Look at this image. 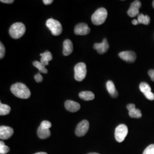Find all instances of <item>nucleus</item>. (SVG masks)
I'll use <instances>...</instances> for the list:
<instances>
[{"mask_svg": "<svg viewBox=\"0 0 154 154\" xmlns=\"http://www.w3.org/2000/svg\"><path fill=\"white\" fill-rule=\"evenodd\" d=\"M11 93L16 97L21 99H28L31 93L28 87L22 83H16L13 85L11 88Z\"/></svg>", "mask_w": 154, "mask_h": 154, "instance_id": "obj_1", "label": "nucleus"}, {"mask_svg": "<svg viewBox=\"0 0 154 154\" xmlns=\"http://www.w3.org/2000/svg\"><path fill=\"white\" fill-rule=\"evenodd\" d=\"M26 32L25 25L21 22H16L13 24L9 29V33L11 38L18 39L21 38Z\"/></svg>", "mask_w": 154, "mask_h": 154, "instance_id": "obj_2", "label": "nucleus"}, {"mask_svg": "<svg viewBox=\"0 0 154 154\" xmlns=\"http://www.w3.org/2000/svg\"><path fill=\"white\" fill-rule=\"evenodd\" d=\"M107 11L104 8L97 9L91 16V21L95 25H100L105 22L107 17Z\"/></svg>", "mask_w": 154, "mask_h": 154, "instance_id": "obj_3", "label": "nucleus"}, {"mask_svg": "<svg viewBox=\"0 0 154 154\" xmlns=\"http://www.w3.org/2000/svg\"><path fill=\"white\" fill-rule=\"evenodd\" d=\"M46 26L49 29L53 35H60L62 32V26L61 23L53 18H50L46 21Z\"/></svg>", "mask_w": 154, "mask_h": 154, "instance_id": "obj_4", "label": "nucleus"}, {"mask_svg": "<svg viewBox=\"0 0 154 154\" xmlns=\"http://www.w3.org/2000/svg\"><path fill=\"white\" fill-rule=\"evenodd\" d=\"M74 78L75 79L81 82L85 78L87 74L86 65L85 63L80 62L77 63L74 67Z\"/></svg>", "mask_w": 154, "mask_h": 154, "instance_id": "obj_5", "label": "nucleus"}, {"mask_svg": "<svg viewBox=\"0 0 154 154\" xmlns=\"http://www.w3.org/2000/svg\"><path fill=\"white\" fill-rule=\"evenodd\" d=\"M128 134V128L124 124L119 125L116 127L115 131V138L116 140L119 143L122 142L126 137Z\"/></svg>", "mask_w": 154, "mask_h": 154, "instance_id": "obj_6", "label": "nucleus"}, {"mask_svg": "<svg viewBox=\"0 0 154 154\" xmlns=\"http://www.w3.org/2000/svg\"><path fill=\"white\" fill-rule=\"evenodd\" d=\"M89 122L87 120H83L79 123L75 129V134L78 137H83L88 131Z\"/></svg>", "mask_w": 154, "mask_h": 154, "instance_id": "obj_7", "label": "nucleus"}, {"mask_svg": "<svg viewBox=\"0 0 154 154\" xmlns=\"http://www.w3.org/2000/svg\"><path fill=\"white\" fill-rule=\"evenodd\" d=\"M139 89L147 99L149 100H154V94L151 91V88L147 83H140L139 85Z\"/></svg>", "mask_w": 154, "mask_h": 154, "instance_id": "obj_8", "label": "nucleus"}, {"mask_svg": "<svg viewBox=\"0 0 154 154\" xmlns=\"http://www.w3.org/2000/svg\"><path fill=\"white\" fill-rule=\"evenodd\" d=\"M142 6L140 1H134L131 4L129 9L127 11V14L130 17H135L139 14V9Z\"/></svg>", "mask_w": 154, "mask_h": 154, "instance_id": "obj_9", "label": "nucleus"}, {"mask_svg": "<svg viewBox=\"0 0 154 154\" xmlns=\"http://www.w3.org/2000/svg\"><path fill=\"white\" fill-rule=\"evenodd\" d=\"M119 57L123 61L128 62H134L137 59L135 53L132 51H125L119 54Z\"/></svg>", "mask_w": 154, "mask_h": 154, "instance_id": "obj_10", "label": "nucleus"}, {"mask_svg": "<svg viewBox=\"0 0 154 154\" xmlns=\"http://www.w3.org/2000/svg\"><path fill=\"white\" fill-rule=\"evenodd\" d=\"M90 32V29L85 23H80L76 25L74 29V33L76 35H85Z\"/></svg>", "mask_w": 154, "mask_h": 154, "instance_id": "obj_11", "label": "nucleus"}, {"mask_svg": "<svg viewBox=\"0 0 154 154\" xmlns=\"http://www.w3.org/2000/svg\"><path fill=\"white\" fill-rule=\"evenodd\" d=\"M14 132L13 129L11 127L1 126L0 127V138L2 140L11 138Z\"/></svg>", "mask_w": 154, "mask_h": 154, "instance_id": "obj_12", "label": "nucleus"}, {"mask_svg": "<svg viewBox=\"0 0 154 154\" xmlns=\"http://www.w3.org/2000/svg\"><path fill=\"white\" fill-rule=\"evenodd\" d=\"M109 48V45L106 38L103 39L101 43H96L94 45V49L100 54L105 53Z\"/></svg>", "mask_w": 154, "mask_h": 154, "instance_id": "obj_13", "label": "nucleus"}, {"mask_svg": "<svg viewBox=\"0 0 154 154\" xmlns=\"http://www.w3.org/2000/svg\"><path fill=\"white\" fill-rule=\"evenodd\" d=\"M127 109L128 110L129 116L132 118H140L142 116L141 111L135 108L134 104H128L127 106Z\"/></svg>", "mask_w": 154, "mask_h": 154, "instance_id": "obj_14", "label": "nucleus"}, {"mask_svg": "<svg viewBox=\"0 0 154 154\" xmlns=\"http://www.w3.org/2000/svg\"><path fill=\"white\" fill-rule=\"evenodd\" d=\"M65 106L66 110L72 112H77L81 108V106L78 103L71 100H66L65 103Z\"/></svg>", "mask_w": 154, "mask_h": 154, "instance_id": "obj_15", "label": "nucleus"}, {"mask_svg": "<svg viewBox=\"0 0 154 154\" xmlns=\"http://www.w3.org/2000/svg\"><path fill=\"white\" fill-rule=\"evenodd\" d=\"M63 54L65 56L70 55L73 51V45L69 39H66L63 44Z\"/></svg>", "mask_w": 154, "mask_h": 154, "instance_id": "obj_16", "label": "nucleus"}, {"mask_svg": "<svg viewBox=\"0 0 154 154\" xmlns=\"http://www.w3.org/2000/svg\"><path fill=\"white\" fill-rule=\"evenodd\" d=\"M106 88L107 90L110 94V95L113 97V98H116L118 95V91L116 90L115 86V85L114 82L111 81H109L106 83Z\"/></svg>", "mask_w": 154, "mask_h": 154, "instance_id": "obj_17", "label": "nucleus"}, {"mask_svg": "<svg viewBox=\"0 0 154 154\" xmlns=\"http://www.w3.org/2000/svg\"><path fill=\"white\" fill-rule=\"evenodd\" d=\"M40 55L41 57L40 62L44 64L45 66L48 65L49 63V62L53 59L52 54L49 51H46L44 53H41Z\"/></svg>", "mask_w": 154, "mask_h": 154, "instance_id": "obj_18", "label": "nucleus"}, {"mask_svg": "<svg viewBox=\"0 0 154 154\" xmlns=\"http://www.w3.org/2000/svg\"><path fill=\"white\" fill-rule=\"evenodd\" d=\"M37 134L40 139H44L49 137L51 135V132L49 129H46L42 127L39 126L37 130Z\"/></svg>", "mask_w": 154, "mask_h": 154, "instance_id": "obj_19", "label": "nucleus"}, {"mask_svg": "<svg viewBox=\"0 0 154 154\" xmlns=\"http://www.w3.org/2000/svg\"><path fill=\"white\" fill-rule=\"evenodd\" d=\"M79 97H80L81 99L85 100H91L94 99L95 95L93 92L85 91H82L79 94Z\"/></svg>", "mask_w": 154, "mask_h": 154, "instance_id": "obj_20", "label": "nucleus"}, {"mask_svg": "<svg viewBox=\"0 0 154 154\" xmlns=\"http://www.w3.org/2000/svg\"><path fill=\"white\" fill-rule=\"evenodd\" d=\"M138 21L139 23L147 25L150 23V18L147 15H144L142 13H140L138 15Z\"/></svg>", "mask_w": 154, "mask_h": 154, "instance_id": "obj_21", "label": "nucleus"}, {"mask_svg": "<svg viewBox=\"0 0 154 154\" xmlns=\"http://www.w3.org/2000/svg\"><path fill=\"white\" fill-rule=\"evenodd\" d=\"M11 110V108L8 105L0 103V115L1 116H6L9 114Z\"/></svg>", "mask_w": 154, "mask_h": 154, "instance_id": "obj_22", "label": "nucleus"}, {"mask_svg": "<svg viewBox=\"0 0 154 154\" xmlns=\"http://www.w3.org/2000/svg\"><path fill=\"white\" fill-rule=\"evenodd\" d=\"M33 65L34 67H35L36 68H37L38 69L39 71L40 72L44 73V74H46L48 73V70L46 69L45 66L44 64H42L41 62L39 61H34L33 62Z\"/></svg>", "mask_w": 154, "mask_h": 154, "instance_id": "obj_23", "label": "nucleus"}, {"mask_svg": "<svg viewBox=\"0 0 154 154\" xmlns=\"http://www.w3.org/2000/svg\"><path fill=\"white\" fill-rule=\"evenodd\" d=\"M10 151V149L8 146H6L3 141L0 142V154H6L9 152Z\"/></svg>", "mask_w": 154, "mask_h": 154, "instance_id": "obj_24", "label": "nucleus"}, {"mask_svg": "<svg viewBox=\"0 0 154 154\" xmlns=\"http://www.w3.org/2000/svg\"><path fill=\"white\" fill-rule=\"evenodd\" d=\"M143 154H154V144L149 146L143 151Z\"/></svg>", "mask_w": 154, "mask_h": 154, "instance_id": "obj_25", "label": "nucleus"}, {"mask_svg": "<svg viewBox=\"0 0 154 154\" xmlns=\"http://www.w3.org/2000/svg\"><path fill=\"white\" fill-rule=\"evenodd\" d=\"M40 126L46 129H49L51 127V123L49 121H44L41 122Z\"/></svg>", "mask_w": 154, "mask_h": 154, "instance_id": "obj_26", "label": "nucleus"}, {"mask_svg": "<svg viewBox=\"0 0 154 154\" xmlns=\"http://www.w3.org/2000/svg\"><path fill=\"white\" fill-rule=\"evenodd\" d=\"M5 54V48L2 42L0 44V58L2 59Z\"/></svg>", "mask_w": 154, "mask_h": 154, "instance_id": "obj_27", "label": "nucleus"}, {"mask_svg": "<svg viewBox=\"0 0 154 154\" xmlns=\"http://www.w3.org/2000/svg\"><path fill=\"white\" fill-rule=\"evenodd\" d=\"M34 79L35 80V81L37 82H41L43 81V77L41 75L40 73H38L37 74H35V75L34 76Z\"/></svg>", "mask_w": 154, "mask_h": 154, "instance_id": "obj_28", "label": "nucleus"}, {"mask_svg": "<svg viewBox=\"0 0 154 154\" xmlns=\"http://www.w3.org/2000/svg\"><path fill=\"white\" fill-rule=\"evenodd\" d=\"M148 73H149V76L151 78V80L154 82V70H152V69L149 70Z\"/></svg>", "mask_w": 154, "mask_h": 154, "instance_id": "obj_29", "label": "nucleus"}, {"mask_svg": "<svg viewBox=\"0 0 154 154\" xmlns=\"http://www.w3.org/2000/svg\"><path fill=\"white\" fill-rule=\"evenodd\" d=\"M1 2L5 4H12L13 2H14V1L13 0H1Z\"/></svg>", "mask_w": 154, "mask_h": 154, "instance_id": "obj_30", "label": "nucleus"}, {"mask_svg": "<svg viewBox=\"0 0 154 154\" xmlns=\"http://www.w3.org/2000/svg\"><path fill=\"white\" fill-rule=\"evenodd\" d=\"M53 2V0H44L43 2L45 5H49Z\"/></svg>", "mask_w": 154, "mask_h": 154, "instance_id": "obj_31", "label": "nucleus"}, {"mask_svg": "<svg viewBox=\"0 0 154 154\" xmlns=\"http://www.w3.org/2000/svg\"><path fill=\"white\" fill-rule=\"evenodd\" d=\"M132 23L134 25H137L139 23L138 22V20H133L132 21Z\"/></svg>", "mask_w": 154, "mask_h": 154, "instance_id": "obj_32", "label": "nucleus"}, {"mask_svg": "<svg viewBox=\"0 0 154 154\" xmlns=\"http://www.w3.org/2000/svg\"><path fill=\"white\" fill-rule=\"evenodd\" d=\"M48 154L47 153H46V152H37V153H35V154Z\"/></svg>", "mask_w": 154, "mask_h": 154, "instance_id": "obj_33", "label": "nucleus"}, {"mask_svg": "<svg viewBox=\"0 0 154 154\" xmlns=\"http://www.w3.org/2000/svg\"><path fill=\"white\" fill-rule=\"evenodd\" d=\"M98 154V153H95V152H92V153H89V154Z\"/></svg>", "mask_w": 154, "mask_h": 154, "instance_id": "obj_34", "label": "nucleus"}, {"mask_svg": "<svg viewBox=\"0 0 154 154\" xmlns=\"http://www.w3.org/2000/svg\"><path fill=\"white\" fill-rule=\"evenodd\" d=\"M152 6H153V8L154 9V1H153V2H152Z\"/></svg>", "mask_w": 154, "mask_h": 154, "instance_id": "obj_35", "label": "nucleus"}]
</instances>
